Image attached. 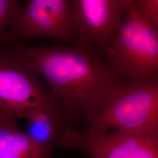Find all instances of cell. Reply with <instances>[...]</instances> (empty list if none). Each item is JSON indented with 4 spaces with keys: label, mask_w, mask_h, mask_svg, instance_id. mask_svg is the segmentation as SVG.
Listing matches in <instances>:
<instances>
[{
    "label": "cell",
    "mask_w": 158,
    "mask_h": 158,
    "mask_svg": "<svg viewBox=\"0 0 158 158\" xmlns=\"http://www.w3.org/2000/svg\"><path fill=\"white\" fill-rule=\"evenodd\" d=\"M21 6L15 0H0V44L8 36V32L4 30L5 27L9 25Z\"/></svg>",
    "instance_id": "11"
},
{
    "label": "cell",
    "mask_w": 158,
    "mask_h": 158,
    "mask_svg": "<svg viewBox=\"0 0 158 158\" xmlns=\"http://www.w3.org/2000/svg\"><path fill=\"white\" fill-rule=\"evenodd\" d=\"M0 158H55L19 130L16 118L0 113Z\"/></svg>",
    "instance_id": "9"
},
{
    "label": "cell",
    "mask_w": 158,
    "mask_h": 158,
    "mask_svg": "<svg viewBox=\"0 0 158 158\" xmlns=\"http://www.w3.org/2000/svg\"><path fill=\"white\" fill-rule=\"evenodd\" d=\"M55 102L8 36L0 44V113L25 118L31 111Z\"/></svg>",
    "instance_id": "4"
},
{
    "label": "cell",
    "mask_w": 158,
    "mask_h": 158,
    "mask_svg": "<svg viewBox=\"0 0 158 158\" xmlns=\"http://www.w3.org/2000/svg\"><path fill=\"white\" fill-rule=\"evenodd\" d=\"M105 54L108 68L118 77L130 83L158 82V29L142 20L131 4Z\"/></svg>",
    "instance_id": "2"
},
{
    "label": "cell",
    "mask_w": 158,
    "mask_h": 158,
    "mask_svg": "<svg viewBox=\"0 0 158 158\" xmlns=\"http://www.w3.org/2000/svg\"><path fill=\"white\" fill-rule=\"evenodd\" d=\"M18 53L45 79L52 100L67 117L85 116L106 107L125 85L102 62L91 45L24 46Z\"/></svg>",
    "instance_id": "1"
},
{
    "label": "cell",
    "mask_w": 158,
    "mask_h": 158,
    "mask_svg": "<svg viewBox=\"0 0 158 158\" xmlns=\"http://www.w3.org/2000/svg\"><path fill=\"white\" fill-rule=\"evenodd\" d=\"M9 25V35L17 43L40 38L70 43L76 38L69 0H30L21 6Z\"/></svg>",
    "instance_id": "5"
},
{
    "label": "cell",
    "mask_w": 158,
    "mask_h": 158,
    "mask_svg": "<svg viewBox=\"0 0 158 158\" xmlns=\"http://www.w3.org/2000/svg\"><path fill=\"white\" fill-rule=\"evenodd\" d=\"M77 45H97L106 53L121 28L131 0H72Z\"/></svg>",
    "instance_id": "6"
},
{
    "label": "cell",
    "mask_w": 158,
    "mask_h": 158,
    "mask_svg": "<svg viewBox=\"0 0 158 158\" xmlns=\"http://www.w3.org/2000/svg\"><path fill=\"white\" fill-rule=\"evenodd\" d=\"M131 5L142 20L158 29V0H131Z\"/></svg>",
    "instance_id": "10"
},
{
    "label": "cell",
    "mask_w": 158,
    "mask_h": 158,
    "mask_svg": "<svg viewBox=\"0 0 158 158\" xmlns=\"http://www.w3.org/2000/svg\"><path fill=\"white\" fill-rule=\"evenodd\" d=\"M77 148L90 158H158V130L78 134Z\"/></svg>",
    "instance_id": "7"
},
{
    "label": "cell",
    "mask_w": 158,
    "mask_h": 158,
    "mask_svg": "<svg viewBox=\"0 0 158 158\" xmlns=\"http://www.w3.org/2000/svg\"><path fill=\"white\" fill-rule=\"evenodd\" d=\"M66 113L55 102L31 111L25 117L29 125L25 132L36 144L51 151L60 145L77 148L78 133L66 127Z\"/></svg>",
    "instance_id": "8"
},
{
    "label": "cell",
    "mask_w": 158,
    "mask_h": 158,
    "mask_svg": "<svg viewBox=\"0 0 158 158\" xmlns=\"http://www.w3.org/2000/svg\"><path fill=\"white\" fill-rule=\"evenodd\" d=\"M89 130L140 132L158 130V82L132 83L87 118Z\"/></svg>",
    "instance_id": "3"
}]
</instances>
